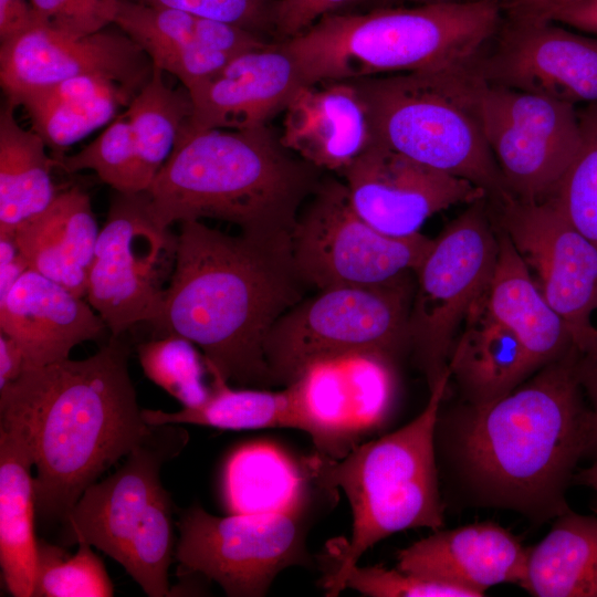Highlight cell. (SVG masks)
<instances>
[{
    "instance_id": "6da1fadb",
    "label": "cell",
    "mask_w": 597,
    "mask_h": 597,
    "mask_svg": "<svg viewBox=\"0 0 597 597\" xmlns=\"http://www.w3.org/2000/svg\"><path fill=\"white\" fill-rule=\"evenodd\" d=\"M577 356L572 348L491 404L440 408L438 467L460 504L511 511L536 524L570 509L568 489L596 438Z\"/></svg>"
},
{
    "instance_id": "7a4b0ae2",
    "label": "cell",
    "mask_w": 597,
    "mask_h": 597,
    "mask_svg": "<svg viewBox=\"0 0 597 597\" xmlns=\"http://www.w3.org/2000/svg\"><path fill=\"white\" fill-rule=\"evenodd\" d=\"M128 359V345L111 336L85 359L25 368L0 390V425L23 437L36 469L43 525H62L83 492L150 432Z\"/></svg>"
},
{
    "instance_id": "3957f363",
    "label": "cell",
    "mask_w": 597,
    "mask_h": 597,
    "mask_svg": "<svg viewBox=\"0 0 597 597\" xmlns=\"http://www.w3.org/2000/svg\"><path fill=\"white\" fill-rule=\"evenodd\" d=\"M291 241L231 235L200 220L180 222L158 336L199 347L208 373L248 388L273 387L264 344L275 322L305 297Z\"/></svg>"
},
{
    "instance_id": "277c9868",
    "label": "cell",
    "mask_w": 597,
    "mask_h": 597,
    "mask_svg": "<svg viewBox=\"0 0 597 597\" xmlns=\"http://www.w3.org/2000/svg\"><path fill=\"white\" fill-rule=\"evenodd\" d=\"M322 172L289 150L268 125L208 129L179 135L146 191L160 229L209 218L248 235L291 241Z\"/></svg>"
},
{
    "instance_id": "5b68a950",
    "label": "cell",
    "mask_w": 597,
    "mask_h": 597,
    "mask_svg": "<svg viewBox=\"0 0 597 597\" xmlns=\"http://www.w3.org/2000/svg\"><path fill=\"white\" fill-rule=\"evenodd\" d=\"M503 19L499 0H465L329 13L280 41L304 83L474 64Z\"/></svg>"
},
{
    "instance_id": "8992f818",
    "label": "cell",
    "mask_w": 597,
    "mask_h": 597,
    "mask_svg": "<svg viewBox=\"0 0 597 597\" xmlns=\"http://www.w3.org/2000/svg\"><path fill=\"white\" fill-rule=\"evenodd\" d=\"M449 383L448 368L422 411L404 427L356 444L339 459L317 453L307 460L317 485L341 489L352 511L350 537L329 548L335 559L322 580L326 596L341 594L345 573L378 542L406 530L443 527L436 426Z\"/></svg>"
},
{
    "instance_id": "52a82bcc",
    "label": "cell",
    "mask_w": 597,
    "mask_h": 597,
    "mask_svg": "<svg viewBox=\"0 0 597 597\" xmlns=\"http://www.w3.org/2000/svg\"><path fill=\"white\" fill-rule=\"evenodd\" d=\"M348 81L366 107L374 143L474 184L492 203L512 197L485 138L476 62Z\"/></svg>"
},
{
    "instance_id": "ba28073f",
    "label": "cell",
    "mask_w": 597,
    "mask_h": 597,
    "mask_svg": "<svg viewBox=\"0 0 597 597\" xmlns=\"http://www.w3.org/2000/svg\"><path fill=\"white\" fill-rule=\"evenodd\" d=\"M409 275L364 286L317 291L287 310L264 344L274 386H289L314 365L356 356L395 362L410 352Z\"/></svg>"
},
{
    "instance_id": "9c48e42d",
    "label": "cell",
    "mask_w": 597,
    "mask_h": 597,
    "mask_svg": "<svg viewBox=\"0 0 597 597\" xmlns=\"http://www.w3.org/2000/svg\"><path fill=\"white\" fill-rule=\"evenodd\" d=\"M499 252L489 199L468 205L415 271L408 334L415 364L429 390L448 370L454 342L490 284Z\"/></svg>"
},
{
    "instance_id": "30bf717a",
    "label": "cell",
    "mask_w": 597,
    "mask_h": 597,
    "mask_svg": "<svg viewBox=\"0 0 597 597\" xmlns=\"http://www.w3.org/2000/svg\"><path fill=\"white\" fill-rule=\"evenodd\" d=\"M433 239L421 233L394 238L367 223L353 208L347 188L322 179L291 233L294 266L308 289L389 283L415 273Z\"/></svg>"
},
{
    "instance_id": "8fae6325",
    "label": "cell",
    "mask_w": 597,
    "mask_h": 597,
    "mask_svg": "<svg viewBox=\"0 0 597 597\" xmlns=\"http://www.w3.org/2000/svg\"><path fill=\"white\" fill-rule=\"evenodd\" d=\"M177 235L160 229L147 191H114L87 273L85 298L112 336L160 314L176 260Z\"/></svg>"
},
{
    "instance_id": "7c38bea8",
    "label": "cell",
    "mask_w": 597,
    "mask_h": 597,
    "mask_svg": "<svg viewBox=\"0 0 597 597\" xmlns=\"http://www.w3.org/2000/svg\"><path fill=\"white\" fill-rule=\"evenodd\" d=\"M305 513L217 516L192 505L178 522L179 572L203 575L230 597H262L282 570L312 563Z\"/></svg>"
},
{
    "instance_id": "4fadbf2b",
    "label": "cell",
    "mask_w": 597,
    "mask_h": 597,
    "mask_svg": "<svg viewBox=\"0 0 597 597\" xmlns=\"http://www.w3.org/2000/svg\"><path fill=\"white\" fill-rule=\"evenodd\" d=\"M480 113L509 193L522 201L551 198L583 142L576 106L483 78Z\"/></svg>"
},
{
    "instance_id": "5bb4252c",
    "label": "cell",
    "mask_w": 597,
    "mask_h": 597,
    "mask_svg": "<svg viewBox=\"0 0 597 597\" xmlns=\"http://www.w3.org/2000/svg\"><path fill=\"white\" fill-rule=\"evenodd\" d=\"M490 203L502 229L530 270L549 305L570 329L577 348L596 334L597 244L584 235L551 199L513 197Z\"/></svg>"
},
{
    "instance_id": "9a60e30c",
    "label": "cell",
    "mask_w": 597,
    "mask_h": 597,
    "mask_svg": "<svg viewBox=\"0 0 597 597\" xmlns=\"http://www.w3.org/2000/svg\"><path fill=\"white\" fill-rule=\"evenodd\" d=\"M476 69L490 84L597 104V38L552 20L503 17Z\"/></svg>"
},
{
    "instance_id": "2e32d148",
    "label": "cell",
    "mask_w": 597,
    "mask_h": 597,
    "mask_svg": "<svg viewBox=\"0 0 597 597\" xmlns=\"http://www.w3.org/2000/svg\"><path fill=\"white\" fill-rule=\"evenodd\" d=\"M187 441L181 425L153 426L118 469L83 492L62 524L57 544L67 547L85 542L123 565L130 543L166 490L161 467Z\"/></svg>"
},
{
    "instance_id": "e0dca14e",
    "label": "cell",
    "mask_w": 597,
    "mask_h": 597,
    "mask_svg": "<svg viewBox=\"0 0 597 597\" xmlns=\"http://www.w3.org/2000/svg\"><path fill=\"white\" fill-rule=\"evenodd\" d=\"M342 175L355 211L394 238L416 235L433 214L488 198L485 190L465 179L374 142Z\"/></svg>"
},
{
    "instance_id": "ac0fdd59",
    "label": "cell",
    "mask_w": 597,
    "mask_h": 597,
    "mask_svg": "<svg viewBox=\"0 0 597 597\" xmlns=\"http://www.w3.org/2000/svg\"><path fill=\"white\" fill-rule=\"evenodd\" d=\"M154 64L122 30L74 36L40 25L0 43V83L7 101L80 75H100L135 92Z\"/></svg>"
},
{
    "instance_id": "d6986e66",
    "label": "cell",
    "mask_w": 597,
    "mask_h": 597,
    "mask_svg": "<svg viewBox=\"0 0 597 597\" xmlns=\"http://www.w3.org/2000/svg\"><path fill=\"white\" fill-rule=\"evenodd\" d=\"M303 84L296 62L281 43L238 55L189 91L192 114L179 135L268 125Z\"/></svg>"
},
{
    "instance_id": "ffe728a7",
    "label": "cell",
    "mask_w": 597,
    "mask_h": 597,
    "mask_svg": "<svg viewBox=\"0 0 597 597\" xmlns=\"http://www.w3.org/2000/svg\"><path fill=\"white\" fill-rule=\"evenodd\" d=\"M528 547L505 527L480 522L437 530L397 554V567L469 591L473 597L501 584L520 586Z\"/></svg>"
},
{
    "instance_id": "44dd1931",
    "label": "cell",
    "mask_w": 597,
    "mask_h": 597,
    "mask_svg": "<svg viewBox=\"0 0 597 597\" xmlns=\"http://www.w3.org/2000/svg\"><path fill=\"white\" fill-rule=\"evenodd\" d=\"M0 331L31 368L69 358L73 347L102 338L108 328L85 297L28 269L0 300Z\"/></svg>"
},
{
    "instance_id": "7402d4cb",
    "label": "cell",
    "mask_w": 597,
    "mask_h": 597,
    "mask_svg": "<svg viewBox=\"0 0 597 597\" xmlns=\"http://www.w3.org/2000/svg\"><path fill=\"white\" fill-rule=\"evenodd\" d=\"M283 113L282 144L323 171L342 174L373 143L366 107L350 81L303 84Z\"/></svg>"
},
{
    "instance_id": "603a6c76",
    "label": "cell",
    "mask_w": 597,
    "mask_h": 597,
    "mask_svg": "<svg viewBox=\"0 0 597 597\" xmlns=\"http://www.w3.org/2000/svg\"><path fill=\"white\" fill-rule=\"evenodd\" d=\"M98 233L88 193L74 186L12 235L29 269L85 297Z\"/></svg>"
},
{
    "instance_id": "cb8c5ba5",
    "label": "cell",
    "mask_w": 597,
    "mask_h": 597,
    "mask_svg": "<svg viewBox=\"0 0 597 597\" xmlns=\"http://www.w3.org/2000/svg\"><path fill=\"white\" fill-rule=\"evenodd\" d=\"M496 228L499 252L485 304L517 337L532 366L538 370L577 346L570 329L546 301L506 233Z\"/></svg>"
},
{
    "instance_id": "d4e9b609",
    "label": "cell",
    "mask_w": 597,
    "mask_h": 597,
    "mask_svg": "<svg viewBox=\"0 0 597 597\" xmlns=\"http://www.w3.org/2000/svg\"><path fill=\"white\" fill-rule=\"evenodd\" d=\"M484 296L464 321L448 363L461 401L473 406L506 396L536 371L517 337L488 310Z\"/></svg>"
},
{
    "instance_id": "484cf974",
    "label": "cell",
    "mask_w": 597,
    "mask_h": 597,
    "mask_svg": "<svg viewBox=\"0 0 597 597\" xmlns=\"http://www.w3.org/2000/svg\"><path fill=\"white\" fill-rule=\"evenodd\" d=\"M32 467L23 437L0 425V565L14 597H33L38 540Z\"/></svg>"
},
{
    "instance_id": "4316f807",
    "label": "cell",
    "mask_w": 597,
    "mask_h": 597,
    "mask_svg": "<svg viewBox=\"0 0 597 597\" xmlns=\"http://www.w3.org/2000/svg\"><path fill=\"white\" fill-rule=\"evenodd\" d=\"M212 377L211 394L205 404L178 411L143 409L146 423L197 425L226 430L265 428L298 429L311 436L314 444L318 432L311 419L296 383L282 390L269 388H232L218 375Z\"/></svg>"
},
{
    "instance_id": "83f0119b",
    "label": "cell",
    "mask_w": 597,
    "mask_h": 597,
    "mask_svg": "<svg viewBox=\"0 0 597 597\" xmlns=\"http://www.w3.org/2000/svg\"><path fill=\"white\" fill-rule=\"evenodd\" d=\"M310 478L307 461L301 467L266 441L247 443L230 454L223 469L226 509L234 514L304 511L310 503Z\"/></svg>"
},
{
    "instance_id": "f1b7e54d",
    "label": "cell",
    "mask_w": 597,
    "mask_h": 597,
    "mask_svg": "<svg viewBox=\"0 0 597 597\" xmlns=\"http://www.w3.org/2000/svg\"><path fill=\"white\" fill-rule=\"evenodd\" d=\"M535 597H597V516L570 509L528 547L520 585Z\"/></svg>"
},
{
    "instance_id": "f546056e",
    "label": "cell",
    "mask_w": 597,
    "mask_h": 597,
    "mask_svg": "<svg viewBox=\"0 0 597 597\" xmlns=\"http://www.w3.org/2000/svg\"><path fill=\"white\" fill-rule=\"evenodd\" d=\"M7 101L0 112V234H12L46 209L60 191L53 184V158L32 128L24 129Z\"/></svg>"
},
{
    "instance_id": "4dcf8cb0",
    "label": "cell",
    "mask_w": 597,
    "mask_h": 597,
    "mask_svg": "<svg viewBox=\"0 0 597 597\" xmlns=\"http://www.w3.org/2000/svg\"><path fill=\"white\" fill-rule=\"evenodd\" d=\"M125 114L151 185L192 114L190 94L184 86L174 90L167 85L164 71L154 66L150 80L132 100Z\"/></svg>"
},
{
    "instance_id": "1f68e13d",
    "label": "cell",
    "mask_w": 597,
    "mask_h": 597,
    "mask_svg": "<svg viewBox=\"0 0 597 597\" xmlns=\"http://www.w3.org/2000/svg\"><path fill=\"white\" fill-rule=\"evenodd\" d=\"M52 158L54 167L69 174L93 170L114 191L143 192L150 186L125 113L116 116L98 137L76 154Z\"/></svg>"
},
{
    "instance_id": "d6a6232c",
    "label": "cell",
    "mask_w": 597,
    "mask_h": 597,
    "mask_svg": "<svg viewBox=\"0 0 597 597\" xmlns=\"http://www.w3.org/2000/svg\"><path fill=\"white\" fill-rule=\"evenodd\" d=\"M136 352L145 376L182 408L201 406L210 397L205 357L189 339L174 334L158 336L139 343Z\"/></svg>"
},
{
    "instance_id": "836d02e7",
    "label": "cell",
    "mask_w": 597,
    "mask_h": 597,
    "mask_svg": "<svg viewBox=\"0 0 597 597\" xmlns=\"http://www.w3.org/2000/svg\"><path fill=\"white\" fill-rule=\"evenodd\" d=\"M71 555L65 546L41 538L36 546L33 597H112L113 583L103 561L85 542Z\"/></svg>"
},
{
    "instance_id": "e575fe53",
    "label": "cell",
    "mask_w": 597,
    "mask_h": 597,
    "mask_svg": "<svg viewBox=\"0 0 597 597\" xmlns=\"http://www.w3.org/2000/svg\"><path fill=\"white\" fill-rule=\"evenodd\" d=\"M583 142L551 199L584 235L597 244V104L579 112Z\"/></svg>"
},
{
    "instance_id": "d590c367",
    "label": "cell",
    "mask_w": 597,
    "mask_h": 597,
    "mask_svg": "<svg viewBox=\"0 0 597 597\" xmlns=\"http://www.w3.org/2000/svg\"><path fill=\"white\" fill-rule=\"evenodd\" d=\"M129 103L118 97L21 103L32 129L48 147L59 151L77 143L93 130L109 123L119 107Z\"/></svg>"
},
{
    "instance_id": "8d00e7d4",
    "label": "cell",
    "mask_w": 597,
    "mask_h": 597,
    "mask_svg": "<svg viewBox=\"0 0 597 597\" xmlns=\"http://www.w3.org/2000/svg\"><path fill=\"white\" fill-rule=\"evenodd\" d=\"M343 360L356 425L359 429L378 425L388 413L394 398V362L375 356Z\"/></svg>"
},
{
    "instance_id": "74e56055",
    "label": "cell",
    "mask_w": 597,
    "mask_h": 597,
    "mask_svg": "<svg viewBox=\"0 0 597 597\" xmlns=\"http://www.w3.org/2000/svg\"><path fill=\"white\" fill-rule=\"evenodd\" d=\"M346 588L370 597H473L464 589L380 565L348 569L339 583V593Z\"/></svg>"
},
{
    "instance_id": "f35d334b",
    "label": "cell",
    "mask_w": 597,
    "mask_h": 597,
    "mask_svg": "<svg viewBox=\"0 0 597 597\" xmlns=\"http://www.w3.org/2000/svg\"><path fill=\"white\" fill-rule=\"evenodd\" d=\"M134 3L170 8L196 15L230 22L261 36L274 33L276 0H128Z\"/></svg>"
},
{
    "instance_id": "ab89813d",
    "label": "cell",
    "mask_w": 597,
    "mask_h": 597,
    "mask_svg": "<svg viewBox=\"0 0 597 597\" xmlns=\"http://www.w3.org/2000/svg\"><path fill=\"white\" fill-rule=\"evenodd\" d=\"M41 25L84 36L114 23L119 0H29Z\"/></svg>"
},
{
    "instance_id": "60d3db41",
    "label": "cell",
    "mask_w": 597,
    "mask_h": 597,
    "mask_svg": "<svg viewBox=\"0 0 597 597\" xmlns=\"http://www.w3.org/2000/svg\"><path fill=\"white\" fill-rule=\"evenodd\" d=\"M195 38L200 45L229 57L260 50L272 43L237 24L200 15L195 18Z\"/></svg>"
},
{
    "instance_id": "b9f144b4",
    "label": "cell",
    "mask_w": 597,
    "mask_h": 597,
    "mask_svg": "<svg viewBox=\"0 0 597 597\" xmlns=\"http://www.w3.org/2000/svg\"><path fill=\"white\" fill-rule=\"evenodd\" d=\"M358 0H276L274 33L283 41L310 28L326 14Z\"/></svg>"
},
{
    "instance_id": "7bdbcfd3",
    "label": "cell",
    "mask_w": 597,
    "mask_h": 597,
    "mask_svg": "<svg viewBox=\"0 0 597 597\" xmlns=\"http://www.w3.org/2000/svg\"><path fill=\"white\" fill-rule=\"evenodd\" d=\"M40 25L29 0H0V43Z\"/></svg>"
},
{
    "instance_id": "ee69618b",
    "label": "cell",
    "mask_w": 597,
    "mask_h": 597,
    "mask_svg": "<svg viewBox=\"0 0 597 597\" xmlns=\"http://www.w3.org/2000/svg\"><path fill=\"white\" fill-rule=\"evenodd\" d=\"M577 376L596 422V438L591 457L597 459V331L594 337L578 348Z\"/></svg>"
},
{
    "instance_id": "f6af8a7d",
    "label": "cell",
    "mask_w": 597,
    "mask_h": 597,
    "mask_svg": "<svg viewBox=\"0 0 597 597\" xmlns=\"http://www.w3.org/2000/svg\"><path fill=\"white\" fill-rule=\"evenodd\" d=\"M549 20L597 38V0H572L554 11Z\"/></svg>"
},
{
    "instance_id": "bcb514c9",
    "label": "cell",
    "mask_w": 597,
    "mask_h": 597,
    "mask_svg": "<svg viewBox=\"0 0 597 597\" xmlns=\"http://www.w3.org/2000/svg\"><path fill=\"white\" fill-rule=\"evenodd\" d=\"M29 269L12 234H0V300Z\"/></svg>"
},
{
    "instance_id": "7dc6e473",
    "label": "cell",
    "mask_w": 597,
    "mask_h": 597,
    "mask_svg": "<svg viewBox=\"0 0 597 597\" xmlns=\"http://www.w3.org/2000/svg\"><path fill=\"white\" fill-rule=\"evenodd\" d=\"M503 17L515 19H546L572 0H499Z\"/></svg>"
},
{
    "instance_id": "c3c4849f",
    "label": "cell",
    "mask_w": 597,
    "mask_h": 597,
    "mask_svg": "<svg viewBox=\"0 0 597 597\" xmlns=\"http://www.w3.org/2000/svg\"><path fill=\"white\" fill-rule=\"evenodd\" d=\"M25 369L19 345L0 331V390L14 383Z\"/></svg>"
},
{
    "instance_id": "681fc988",
    "label": "cell",
    "mask_w": 597,
    "mask_h": 597,
    "mask_svg": "<svg viewBox=\"0 0 597 597\" xmlns=\"http://www.w3.org/2000/svg\"><path fill=\"white\" fill-rule=\"evenodd\" d=\"M574 484L587 486L597 493V459L589 467L577 471Z\"/></svg>"
},
{
    "instance_id": "f907efd6",
    "label": "cell",
    "mask_w": 597,
    "mask_h": 597,
    "mask_svg": "<svg viewBox=\"0 0 597 597\" xmlns=\"http://www.w3.org/2000/svg\"><path fill=\"white\" fill-rule=\"evenodd\" d=\"M387 1H407V2H412L415 4H427V3H439V2H457V1H465V0H387Z\"/></svg>"
}]
</instances>
